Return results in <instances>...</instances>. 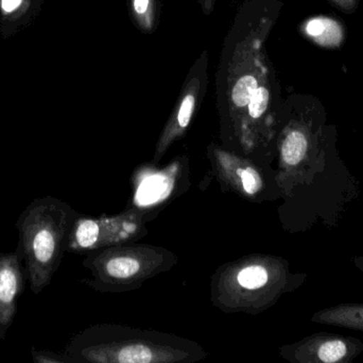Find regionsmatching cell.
<instances>
[{"label":"cell","instance_id":"obj_1","mask_svg":"<svg viewBox=\"0 0 363 363\" xmlns=\"http://www.w3.org/2000/svg\"><path fill=\"white\" fill-rule=\"evenodd\" d=\"M279 10V0L247 1L226 38L217 75V107L222 140L228 145L238 147L252 94L272 68L264 45Z\"/></svg>","mask_w":363,"mask_h":363},{"label":"cell","instance_id":"obj_2","mask_svg":"<svg viewBox=\"0 0 363 363\" xmlns=\"http://www.w3.org/2000/svg\"><path fill=\"white\" fill-rule=\"evenodd\" d=\"M63 353L74 363H194L208 356L189 339L116 324L86 328Z\"/></svg>","mask_w":363,"mask_h":363},{"label":"cell","instance_id":"obj_3","mask_svg":"<svg viewBox=\"0 0 363 363\" xmlns=\"http://www.w3.org/2000/svg\"><path fill=\"white\" fill-rule=\"evenodd\" d=\"M78 215L68 202L47 195L32 200L19 215L15 225L18 232L16 251L35 296L48 287L59 270Z\"/></svg>","mask_w":363,"mask_h":363},{"label":"cell","instance_id":"obj_4","mask_svg":"<svg viewBox=\"0 0 363 363\" xmlns=\"http://www.w3.org/2000/svg\"><path fill=\"white\" fill-rule=\"evenodd\" d=\"M298 279L283 258L260 254L245 256L224 264L213 274L211 302L225 313L257 315L298 288Z\"/></svg>","mask_w":363,"mask_h":363},{"label":"cell","instance_id":"obj_5","mask_svg":"<svg viewBox=\"0 0 363 363\" xmlns=\"http://www.w3.org/2000/svg\"><path fill=\"white\" fill-rule=\"evenodd\" d=\"M178 256L149 244L115 245L86 254L83 266L91 277L83 283L101 293H125L174 269Z\"/></svg>","mask_w":363,"mask_h":363},{"label":"cell","instance_id":"obj_6","mask_svg":"<svg viewBox=\"0 0 363 363\" xmlns=\"http://www.w3.org/2000/svg\"><path fill=\"white\" fill-rule=\"evenodd\" d=\"M149 215L150 211L136 207L113 217L78 215L68 236L67 251L86 255L97 249L136 242L148 234Z\"/></svg>","mask_w":363,"mask_h":363},{"label":"cell","instance_id":"obj_7","mask_svg":"<svg viewBox=\"0 0 363 363\" xmlns=\"http://www.w3.org/2000/svg\"><path fill=\"white\" fill-rule=\"evenodd\" d=\"M284 100L274 70L271 68L257 89L252 94L245 110L238 147L250 156L274 136V129L281 121Z\"/></svg>","mask_w":363,"mask_h":363},{"label":"cell","instance_id":"obj_8","mask_svg":"<svg viewBox=\"0 0 363 363\" xmlns=\"http://www.w3.org/2000/svg\"><path fill=\"white\" fill-rule=\"evenodd\" d=\"M207 66L208 57L203 53L200 59L196 60L194 67L190 70L185 85L183 87L178 102L160 136L159 142L155 147L153 163L157 164L167 153L169 147L184 134L189 128L196 109L200 106L201 100L204 97L207 87Z\"/></svg>","mask_w":363,"mask_h":363},{"label":"cell","instance_id":"obj_9","mask_svg":"<svg viewBox=\"0 0 363 363\" xmlns=\"http://www.w3.org/2000/svg\"><path fill=\"white\" fill-rule=\"evenodd\" d=\"M208 156L223 191L233 192L247 200H258L266 191L262 170L249 158L217 145L209 146Z\"/></svg>","mask_w":363,"mask_h":363},{"label":"cell","instance_id":"obj_10","mask_svg":"<svg viewBox=\"0 0 363 363\" xmlns=\"http://www.w3.org/2000/svg\"><path fill=\"white\" fill-rule=\"evenodd\" d=\"M363 351V343L341 335H311L281 349L284 359L292 363H349Z\"/></svg>","mask_w":363,"mask_h":363},{"label":"cell","instance_id":"obj_11","mask_svg":"<svg viewBox=\"0 0 363 363\" xmlns=\"http://www.w3.org/2000/svg\"><path fill=\"white\" fill-rule=\"evenodd\" d=\"M18 251L0 254V339L14 323L18 300L28 281Z\"/></svg>","mask_w":363,"mask_h":363},{"label":"cell","instance_id":"obj_12","mask_svg":"<svg viewBox=\"0 0 363 363\" xmlns=\"http://www.w3.org/2000/svg\"><path fill=\"white\" fill-rule=\"evenodd\" d=\"M44 0H0V36L4 40L16 36L33 23Z\"/></svg>","mask_w":363,"mask_h":363},{"label":"cell","instance_id":"obj_13","mask_svg":"<svg viewBox=\"0 0 363 363\" xmlns=\"http://www.w3.org/2000/svg\"><path fill=\"white\" fill-rule=\"evenodd\" d=\"M301 30L311 42L324 48H339L345 38V27L334 17H311L303 23Z\"/></svg>","mask_w":363,"mask_h":363},{"label":"cell","instance_id":"obj_14","mask_svg":"<svg viewBox=\"0 0 363 363\" xmlns=\"http://www.w3.org/2000/svg\"><path fill=\"white\" fill-rule=\"evenodd\" d=\"M178 164L174 163L165 170L160 172L157 170V173L151 174L149 178L147 177L144 179L142 185H138V191L136 194L143 193L148 190L149 193L145 194L143 197L138 200L140 202H136V206L134 207H138L143 200H147L142 209L151 211L150 207L155 206L157 202H164L168 196L172 195V189H174V185H172V176L178 173Z\"/></svg>","mask_w":363,"mask_h":363},{"label":"cell","instance_id":"obj_15","mask_svg":"<svg viewBox=\"0 0 363 363\" xmlns=\"http://www.w3.org/2000/svg\"><path fill=\"white\" fill-rule=\"evenodd\" d=\"M315 323L363 332V304H340L318 311Z\"/></svg>","mask_w":363,"mask_h":363},{"label":"cell","instance_id":"obj_16","mask_svg":"<svg viewBox=\"0 0 363 363\" xmlns=\"http://www.w3.org/2000/svg\"><path fill=\"white\" fill-rule=\"evenodd\" d=\"M157 0H130V12L138 27L151 33L157 27Z\"/></svg>","mask_w":363,"mask_h":363},{"label":"cell","instance_id":"obj_17","mask_svg":"<svg viewBox=\"0 0 363 363\" xmlns=\"http://www.w3.org/2000/svg\"><path fill=\"white\" fill-rule=\"evenodd\" d=\"M31 357L35 363H74L66 354L55 353L51 351H38L31 349Z\"/></svg>","mask_w":363,"mask_h":363},{"label":"cell","instance_id":"obj_18","mask_svg":"<svg viewBox=\"0 0 363 363\" xmlns=\"http://www.w3.org/2000/svg\"><path fill=\"white\" fill-rule=\"evenodd\" d=\"M328 2L345 14H353L358 10L360 0H328Z\"/></svg>","mask_w":363,"mask_h":363},{"label":"cell","instance_id":"obj_19","mask_svg":"<svg viewBox=\"0 0 363 363\" xmlns=\"http://www.w3.org/2000/svg\"><path fill=\"white\" fill-rule=\"evenodd\" d=\"M200 2L201 6H202L203 12L208 15L213 11L216 0H200Z\"/></svg>","mask_w":363,"mask_h":363},{"label":"cell","instance_id":"obj_20","mask_svg":"<svg viewBox=\"0 0 363 363\" xmlns=\"http://www.w3.org/2000/svg\"><path fill=\"white\" fill-rule=\"evenodd\" d=\"M353 262L355 264V266L363 272V257L355 258V259H353Z\"/></svg>","mask_w":363,"mask_h":363}]
</instances>
